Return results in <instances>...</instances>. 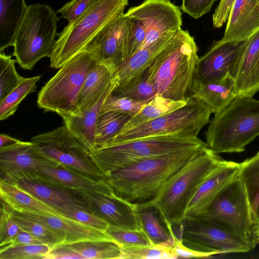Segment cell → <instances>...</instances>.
Returning <instances> with one entry per match:
<instances>
[{"label":"cell","instance_id":"cell-1","mask_svg":"<svg viewBox=\"0 0 259 259\" xmlns=\"http://www.w3.org/2000/svg\"><path fill=\"white\" fill-rule=\"evenodd\" d=\"M207 146L205 143L141 160L111 172L106 181L124 201L136 205L149 202L192 157Z\"/></svg>","mask_w":259,"mask_h":259},{"label":"cell","instance_id":"cell-2","mask_svg":"<svg viewBox=\"0 0 259 259\" xmlns=\"http://www.w3.org/2000/svg\"><path fill=\"white\" fill-rule=\"evenodd\" d=\"M198 47L188 30L179 28L155 57L144 75L153 83L157 94L184 100L193 85L199 59Z\"/></svg>","mask_w":259,"mask_h":259},{"label":"cell","instance_id":"cell-3","mask_svg":"<svg viewBox=\"0 0 259 259\" xmlns=\"http://www.w3.org/2000/svg\"><path fill=\"white\" fill-rule=\"evenodd\" d=\"M224 159L207 146L192 157L166 183L151 201L140 205L154 206L169 233L186 218L187 207L208 175Z\"/></svg>","mask_w":259,"mask_h":259},{"label":"cell","instance_id":"cell-4","mask_svg":"<svg viewBox=\"0 0 259 259\" xmlns=\"http://www.w3.org/2000/svg\"><path fill=\"white\" fill-rule=\"evenodd\" d=\"M259 136V100L237 96L210 120L206 144L215 153H239Z\"/></svg>","mask_w":259,"mask_h":259},{"label":"cell","instance_id":"cell-5","mask_svg":"<svg viewBox=\"0 0 259 259\" xmlns=\"http://www.w3.org/2000/svg\"><path fill=\"white\" fill-rule=\"evenodd\" d=\"M197 136H154L125 142L105 144L90 152L91 158L103 175L141 160L205 144Z\"/></svg>","mask_w":259,"mask_h":259},{"label":"cell","instance_id":"cell-6","mask_svg":"<svg viewBox=\"0 0 259 259\" xmlns=\"http://www.w3.org/2000/svg\"><path fill=\"white\" fill-rule=\"evenodd\" d=\"M128 0H93L77 19L57 34L50 56V66L59 69L83 51L91 40L106 25L124 13Z\"/></svg>","mask_w":259,"mask_h":259},{"label":"cell","instance_id":"cell-7","mask_svg":"<svg viewBox=\"0 0 259 259\" xmlns=\"http://www.w3.org/2000/svg\"><path fill=\"white\" fill-rule=\"evenodd\" d=\"M59 17L50 6H27L13 39V56L23 69L31 70L44 57H50L57 35Z\"/></svg>","mask_w":259,"mask_h":259},{"label":"cell","instance_id":"cell-8","mask_svg":"<svg viewBox=\"0 0 259 259\" xmlns=\"http://www.w3.org/2000/svg\"><path fill=\"white\" fill-rule=\"evenodd\" d=\"M97 61L83 50L62 65L41 88L37 104L45 112L64 116L81 115L78 97L84 81Z\"/></svg>","mask_w":259,"mask_h":259},{"label":"cell","instance_id":"cell-9","mask_svg":"<svg viewBox=\"0 0 259 259\" xmlns=\"http://www.w3.org/2000/svg\"><path fill=\"white\" fill-rule=\"evenodd\" d=\"M211 113V109L205 103L190 96L187 103L180 108L131 129L119 132L103 145L154 136L184 135L197 137L209 122Z\"/></svg>","mask_w":259,"mask_h":259},{"label":"cell","instance_id":"cell-10","mask_svg":"<svg viewBox=\"0 0 259 259\" xmlns=\"http://www.w3.org/2000/svg\"><path fill=\"white\" fill-rule=\"evenodd\" d=\"M191 218L211 222L255 246L252 212L238 176L222 191L204 213Z\"/></svg>","mask_w":259,"mask_h":259},{"label":"cell","instance_id":"cell-11","mask_svg":"<svg viewBox=\"0 0 259 259\" xmlns=\"http://www.w3.org/2000/svg\"><path fill=\"white\" fill-rule=\"evenodd\" d=\"M31 141L44 156L62 167L92 179H106L93 161L90 151L64 124L36 135Z\"/></svg>","mask_w":259,"mask_h":259},{"label":"cell","instance_id":"cell-12","mask_svg":"<svg viewBox=\"0 0 259 259\" xmlns=\"http://www.w3.org/2000/svg\"><path fill=\"white\" fill-rule=\"evenodd\" d=\"M180 226V237L185 245L213 256L247 252L254 248L250 243L204 220L186 218Z\"/></svg>","mask_w":259,"mask_h":259},{"label":"cell","instance_id":"cell-13","mask_svg":"<svg viewBox=\"0 0 259 259\" xmlns=\"http://www.w3.org/2000/svg\"><path fill=\"white\" fill-rule=\"evenodd\" d=\"M130 29V17L123 13L100 30L84 50L91 54L97 62L116 72L121 63L129 57Z\"/></svg>","mask_w":259,"mask_h":259},{"label":"cell","instance_id":"cell-14","mask_svg":"<svg viewBox=\"0 0 259 259\" xmlns=\"http://www.w3.org/2000/svg\"><path fill=\"white\" fill-rule=\"evenodd\" d=\"M247 41V39L238 42L221 39L214 42L206 53L199 57L194 82H212L227 76L235 79Z\"/></svg>","mask_w":259,"mask_h":259},{"label":"cell","instance_id":"cell-15","mask_svg":"<svg viewBox=\"0 0 259 259\" xmlns=\"http://www.w3.org/2000/svg\"><path fill=\"white\" fill-rule=\"evenodd\" d=\"M125 14L140 20L145 27L146 38L140 49L168 33L177 31L182 24L180 8L170 0H145L130 8Z\"/></svg>","mask_w":259,"mask_h":259},{"label":"cell","instance_id":"cell-16","mask_svg":"<svg viewBox=\"0 0 259 259\" xmlns=\"http://www.w3.org/2000/svg\"><path fill=\"white\" fill-rule=\"evenodd\" d=\"M1 179L17 185L56 210L67 206L88 209L87 203L77 191L48 183L40 179L34 171H21L10 173L1 177Z\"/></svg>","mask_w":259,"mask_h":259},{"label":"cell","instance_id":"cell-17","mask_svg":"<svg viewBox=\"0 0 259 259\" xmlns=\"http://www.w3.org/2000/svg\"><path fill=\"white\" fill-rule=\"evenodd\" d=\"M75 191L87 203L89 210L109 224L128 230H142L136 205L124 201L115 193L111 195H105L97 192Z\"/></svg>","mask_w":259,"mask_h":259},{"label":"cell","instance_id":"cell-18","mask_svg":"<svg viewBox=\"0 0 259 259\" xmlns=\"http://www.w3.org/2000/svg\"><path fill=\"white\" fill-rule=\"evenodd\" d=\"M240 163L224 160L203 182L190 202L186 218L204 213L222 191L238 176Z\"/></svg>","mask_w":259,"mask_h":259},{"label":"cell","instance_id":"cell-19","mask_svg":"<svg viewBox=\"0 0 259 259\" xmlns=\"http://www.w3.org/2000/svg\"><path fill=\"white\" fill-rule=\"evenodd\" d=\"M60 164L44 156L31 142H20L0 148L1 177L21 171H36Z\"/></svg>","mask_w":259,"mask_h":259},{"label":"cell","instance_id":"cell-20","mask_svg":"<svg viewBox=\"0 0 259 259\" xmlns=\"http://www.w3.org/2000/svg\"><path fill=\"white\" fill-rule=\"evenodd\" d=\"M10 209L16 214L38 222L58 233L64 239V243L63 244H69L84 241H114L105 232L63 217L19 213L10 208Z\"/></svg>","mask_w":259,"mask_h":259},{"label":"cell","instance_id":"cell-21","mask_svg":"<svg viewBox=\"0 0 259 259\" xmlns=\"http://www.w3.org/2000/svg\"><path fill=\"white\" fill-rule=\"evenodd\" d=\"M176 32L163 35L148 46L139 50L123 61L115 72L118 84L114 90L121 89L140 78Z\"/></svg>","mask_w":259,"mask_h":259},{"label":"cell","instance_id":"cell-22","mask_svg":"<svg viewBox=\"0 0 259 259\" xmlns=\"http://www.w3.org/2000/svg\"><path fill=\"white\" fill-rule=\"evenodd\" d=\"M259 28V2L236 0L230 14L223 41L238 42L247 39Z\"/></svg>","mask_w":259,"mask_h":259},{"label":"cell","instance_id":"cell-23","mask_svg":"<svg viewBox=\"0 0 259 259\" xmlns=\"http://www.w3.org/2000/svg\"><path fill=\"white\" fill-rule=\"evenodd\" d=\"M34 172L42 180L60 188L97 192L105 195L114 193L106 179H92L67 169L60 165L41 168Z\"/></svg>","mask_w":259,"mask_h":259},{"label":"cell","instance_id":"cell-24","mask_svg":"<svg viewBox=\"0 0 259 259\" xmlns=\"http://www.w3.org/2000/svg\"><path fill=\"white\" fill-rule=\"evenodd\" d=\"M234 80L237 96L253 97L259 91V28L247 38Z\"/></svg>","mask_w":259,"mask_h":259},{"label":"cell","instance_id":"cell-25","mask_svg":"<svg viewBox=\"0 0 259 259\" xmlns=\"http://www.w3.org/2000/svg\"><path fill=\"white\" fill-rule=\"evenodd\" d=\"M118 84V79L116 75L112 84L94 106L82 112L80 116H68L62 117L64 124L67 129L90 152L96 148V125L103 103L106 98L113 92Z\"/></svg>","mask_w":259,"mask_h":259},{"label":"cell","instance_id":"cell-26","mask_svg":"<svg viewBox=\"0 0 259 259\" xmlns=\"http://www.w3.org/2000/svg\"><path fill=\"white\" fill-rule=\"evenodd\" d=\"M190 91L192 93L191 97L203 101L214 115L219 113L237 96L234 79L230 76L212 82H194Z\"/></svg>","mask_w":259,"mask_h":259},{"label":"cell","instance_id":"cell-27","mask_svg":"<svg viewBox=\"0 0 259 259\" xmlns=\"http://www.w3.org/2000/svg\"><path fill=\"white\" fill-rule=\"evenodd\" d=\"M115 78L114 71L97 62L88 74L80 91L78 107L81 113L98 102Z\"/></svg>","mask_w":259,"mask_h":259},{"label":"cell","instance_id":"cell-28","mask_svg":"<svg viewBox=\"0 0 259 259\" xmlns=\"http://www.w3.org/2000/svg\"><path fill=\"white\" fill-rule=\"evenodd\" d=\"M0 195L1 200L16 212L62 217L51 206L36 198L17 185L1 179Z\"/></svg>","mask_w":259,"mask_h":259},{"label":"cell","instance_id":"cell-29","mask_svg":"<svg viewBox=\"0 0 259 259\" xmlns=\"http://www.w3.org/2000/svg\"><path fill=\"white\" fill-rule=\"evenodd\" d=\"M27 6L25 0H0V51L12 46Z\"/></svg>","mask_w":259,"mask_h":259},{"label":"cell","instance_id":"cell-30","mask_svg":"<svg viewBox=\"0 0 259 259\" xmlns=\"http://www.w3.org/2000/svg\"><path fill=\"white\" fill-rule=\"evenodd\" d=\"M189 98L184 100H174L157 94L132 117L119 132L131 129L178 109L185 105Z\"/></svg>","mask_w":259,"mask_h":259},{"label":"cell","instance_id":"cell-31","mask_svg":"<svg viewBox=\"0 0 259 259\" xmlns=\"http://www.w3.org/2000/svg\"><path fill=\"white\" fill-rule=\"evenodd\" d=\"M136 206L141 228L152 242L173 247L176 235H170L162 225L157 210L154 206Z\"/></svg>","mask_w":259,"mask_h":259},{"label":"cell","instance_id":"cell-32","mask_svg":"<svg viewBox=\"0 0 259 259\" xmlns=\"http://www.w3.org/2000/svg\"><path fill=\"white\" fill-rule=\"evenodd\" d=\"M237 176L245 189L254 222L255 213L259 205V151L240 163Z\"/></svg>","mask_w":259,"mask_h":259},{"label":"cell","instance_id":"cell-33","mask_svg":"<svg viewBox=\"0 0 259 259\" xmlns=\"http://www.w3.org/2000/svg\"><path fill=\"white\" fill-rule=\"evenodd\" d=\"M84 259H121L120 246L113 241H84L66 244Z\"/></svg>","mask_w":259,"mask_h":259},{"label":"cell","instance_id":"cell-34","mask_svg":"<svg viewBox=\"0 0 259 259\" xmlns=\"http://www.w3.org/2000/svg\"><path fill=\"white\" fill-rule=\"evenodd\" d=\"M131 118L126 114L101 110L95 128L96 148L119 133Z\"/></svg>","mask_w":259,"mask_h":259},{"label":"cell","instance_id":"cell-35","mask_svg":"<svg viewBox=\"0 0 259 259\" xmlns=\"http://www.w3.org/2000/svg\"><path fill=\"white\" fill-rule=\"evenodd\" d=\"M40 78V75L24 77L19 84L0 101V120H6L16 112L22 100L36 91V83Z\"/></svg>","mask_w":259,"mask_h":259},{"label":"cell","instance_id":"cell-36","mask_svg":"<svg viewBox=\"0 0 259 259\" xmlns=\"http://www.w3.org/2000/svg\"><path fill=\"white\" fill-rule=\"evenodd\" d=\"M7 206L12 219L20 228L32 235L42 244H47L51 248L64 244V238L58 233L38 222L16 214Z\"/></svg>","mask_w":259,"mask_h":259},{"label":"cell","instance_id":"cell-37","mask_svg":"<svg viewBox=\"0 0 259 259\" xmlns=\"http://www.w3.org/2000/svg\"><path fill=\"white\" fill-rule=\"evenodd\" d=\"M121 259L178 258L173 247L163 244L120 246Z\"/></svg>","mask_w":259,"mask_h":259},{"label":"cell","instance_id":"cell-38","mask_svg":"<svg viewBox=\"0 0 259 259\" xmlns=\"http://www.w3.org/2000/svg\"><path fill=\"white\" fill-rule=\"evenodd\" d=\"M16 60L11 55L0 53V101L17 87L24 77L17 72Z\"/></svg>","mask_w":259,"mask_h":259},{"label":"cell","instance_id":"cell-39","mask_svg":"<svg viewBox=\"0 0 259 259\" xmlns=\"http://www.w3.org/2000/svg\"><path fill=\"white\" fill-rule=\"evenodd\" d=\"M51 249L45 244L5 246L0 249V259H45Z\"/></svg>","mask_w":259,"mask_h":259},{"label":"cell","instance_id":"cell-40","mask_svg":"<svg viewBox=\"0 0 259 259\" xmlns=\"http://www.w3.org/2000/svg\"><path fill=\"white\" fill-rule=\"evenodd\" d=\"M56 210L62 217L74 220L90 227L105 232L109 224L87 209L74 206L59 208Z\"/></svg>","mask_w":259,"mask_h":259},{"label":"cell","instance_id":"cell-41","mask_svg":"<svg viewBox=\"0 0 259 259\" xmlns=\"http://www.w3.org/2000/svg\"><path fill=\"white\" fill-rule=\"evenodd\" d=\"M105 233L120 246L155 245L142 230H128L109 224Z\"/></svg>","mask_w":259,"mask_h":259},{"label":"cell","instance_id":"cell-42","mask_svg":"<svg viewBox=\"0 0 259 259\" xmlns=\"http://www.w3.org/2000/svg\"><path fill=\"white\" fill-rule=\"evenodd\" d=\"M112 93L106 98L101 110L126 114L132 117L152 99L137 101L127 97L116 96Z\"/></svg>","mask_w":259,"mask_h":259},{"label":"cell","instance_id":"cell-43","mask_svg":"<svg viewBox=\"0 0 259 259\" xmlns=\"http://www.w3.org/2000/svg\"><path fill=\"white\" fill-rule=\"evenodd\" d=\"M112 94L137 101H145L151 99L157 95V90L155 85L150 82L143 74L133 83L121 89L114 90Z\"/></svg>","mask_w":259,"mask_h":259},{"label":"cell","instance_id":"cell-44","mask_svg":"<svg viewBox=\"0 0 259 259\" xmlns=\"http://www.w3.org/2000/svg\"><path fill=\"white\" fill-rule=\"evenodd\" d=\"M21 229L12 219L6 204L1 200L0 217V246L8 245Z\"/></svg>","mask_w":259,"mask_h":259},{"label":"cell","instance_id":"cell-45","mask_svg":"<svg viewBox=\"0 0 259 259\" xmlns=\"http://www.w3.org/2000/svg\"><path fill=\"white\" fill-rule=\"evenodd\" d=\"M129 17L130 29L128 38L127 51L130 57L141 48L145 39L146 32L143 23L140 20Z\"/></svg>","mask_w":259,"mask_h":259},{"label":"cell","instance_id":"cell-46","mask_svg":"<svg viewBox=\"0 0 259 259\" xmlns=\"http://www.w3.org/2000/svg\"><path fill=\"white\" fill-rule=\"evenodd\" d=\"M93 0H71L57 12L61 17L71 23L80 17L90 7Z\"/></svg>","mask_w":259,"mask_h":259},{"label":"cell","instance_id":"cell-47","mask_svg":"<svg viewBox=\"0 0 259 259\" xmlns=\"http://www.w3.org/2000/svg\"><path fill=\"white\" fill-rule=\"evenodd\" d=\"M217 0H183L181 9L195 19L208 13Z\"/></svg>","mask_w":259,"mask_h":259},{"label":"cell","instance_id":"cell-48","mask_svg":"<svg viewBox=\"0 0 259 259\" xmlns=\"http://www.w3.org/2000/svg\"><path fill=\"white\" fill-rule=\"evenodd\" d=\"M173 248L178 256V258H209L213 255L210 252H206L195 250L184 244L181 237L175 238Z\"/></svg>","mask_w":259,"mask_h":259},{"label":"cell","instance_id":"cell-49","mask_svg":"<svg viewBox=\"0 0 259 259\" xmlns=\"http://www.w3.org/2000/svg\"><path fill=\"white\" fill-rule=\"evenodd\" d=\"M236 0H221L212 15L214 27H221L228 21Z\"/></svg>","mask_w":259,"mask_h":259},{"label":"cell","instance_id":"cell-50","mask_svg":"<svg viewBox=\"0 0 259 259\" xmlns=\"http://www.w3.org/2000/svg\"><path fill=\"white\" fill-rule=\"evenodd\" d=\"M84 259L83 256L69 248L66 244H60L51 248L45 259Z\"/></svg>","mask_w":259,"mask_h":259},{"label":"cell","instance_id":"cell-51","mask_svg":"<svg viewBox=\"0 0 259 259\" xmlns=\"http://www.w3.org/2000/svg\"><path fill=\"white\" fill-rule=\"evenodd\" d=\"M39 244L42 243L29 233L21 229L10 243L6 246H14Z\"/></svg>","mask_w":259,"mask_h":259},{"label":"cell","instance_id":"cell-52","mask_svg":"<svg viewBox=\"0 0 259 259\" xmlns=\"http://www.w3.org/2000/svg\"><path fill=\"white\" fill-rule=\"evenodd\" d=\"M20 141V140L12 138L7 135L4 134L0 135V148L11 146Z\"/></svg>","mask_w":259,"mask_h":259},{"label":"cell","instance_id":"cell-53","mask_svg":"<svg viewBox=\"0 0 259 259\" xmlns=\"http://www.w3.org/2000/svg\"><path fill=\"white\" fill-rule=\"evenodd\" d=\"M258 226H259V205L256 210L254 217V229Z\"/></svg>","mask_w":259,"mask_h":259},{"label":"cell","instance_id":"cell-54","mask_svg":"<svg viewBox=\"0 0 259 259\" xmlns=\"http://www.w3.org/2000/svg\"><path fill=\"white\" fill-rule=\"evenodd\" d=\"M259 2V0H257Z\"/></svg>","mask_w":259,"mask_h":259}]
</instances>
